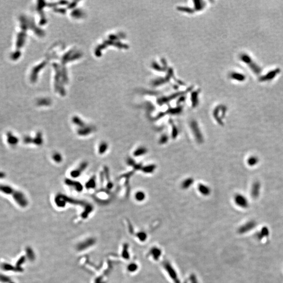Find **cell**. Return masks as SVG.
<instances>
[{
    "label": "cell",
    "instance_id": "2",
    "mask_svg": "<svg viewBox=\"0 0 283 283\" xmlns=\"http://www.w3.org/2000/svg\"><path fill=\"white\" fill-rule=\"evenodd\" d=\"M280 72V69L278 68L272 70L271 71L268 72L265 75L262 76L259 78V81L264 82L271 80L272 79H273Z\"/></svg>",
    "mask_w": 283,
    "mask_h": 283
},
{
    "label": "cell",
    "instance_id": "17",
    "mask_svg": "<svg viewBox=\"0 0 283 283\" xmlns=\"http://www.w3.org/2000/svg\"><path fill=\"white\" fill-rule=\"evenodd\" d=\"M96 186V181L94 178H92L89 180L86 185L87 188H92Z\"/></svg>",
    "mask_w": 283,
    "mask_h": 283
},
{
    "label": "cell",
    "instance_id": "13",
    "mask_svg": "<svg viewBox=\"0 0 283 283\" xmlns=\"http://www.w3.org/2000/svg\"><path fill=\"white\" fill-rule=\"evenodd\" d=\"M145 197H146L145 193L142 191H137L135 194V198L138 201H142L144 200Z\"/></svg>",
    "mask_w": 283,
    "mask_h": 283
},
{
    "label": "cell",
    "instance_id": "8",
    "mask_svg": "<svg viewBox=\"0 0 283 283\" xmlns=\"http://www.w3.org/2000/svg\"><path fill=\"white\" fill-rule=\"evenodd\" d=\"M260 190V184L258 182H256L253 184L251 190V195L253 198H256L259 196Z\"/></svg>",
    "mask_w": 283,
    "mask_h": 283
},
{
    "label": "cell",
    "instance_id": "18",
    "mask_svg": "<svg viewBox=\"0 0 283 283\" xmlns=\"http://www.w3.org/2000/svg\"><path fill=\"white\" fill-rule=\"evenodd\" d=\"M168 139V137L166 135H163L161 137V138L160 139V144H165L166 143Z\"/></svg>",
    "mask_w": 283,
    "mask_h": 283
},
{
    "label": "cell",
    "instance_id": "10",
    "mask_svg": "<svg viewBox=\"0 0 283 283\" xmlns=\"http://www.w3.org/2000/svg\"><path fill=\"white\" fill-rule=\"evenodd\" d=\"M193 179L192 178H188L186 179H185L181 183V188L184 189H187L189 188L191 186H192L193 183Z\"/></svg>",
    "mask_w": 283,
    "mask_h": 283
},
{
    "label": "cell",
    "instance_id": "15",
    "mask_svg": "<svg viewBox=\"0 0 283 283\" xmlns=\"http://www.w3.org/2000/svg\"><path fill=\"white\" fill-rule=\"evenodd\" d=\"M52 158L55 163H60L63 160V157L60 153L56 152L53 154Z\"/></svg>",
    "mask_w": 283,
    "mask_h": 283
},
{
    "label": "cell",
    "instance_id": "14",
    "mask_svg": "<svg viewBox=\"0 0 283 283\" xmlns=\"http://www.w3.org/2000/svg\"><path fill=\"white\" fill-rule=\"evenodd\" d=\"M155 169H156V166L155 165H150L146 166L144 168H143L142 170L144 172L150 174V173H152L155 170Z\"/></svg>",
    "mask_w": 283,
    "mask_h": 283
},
{
    "label": "cell",
    "instance_id": "1",
    "mask_svg": "<svg viewBox=\"0 0 283 283\" xmlns=\"http://www.w3.org/2000/svg\"><path fill=\"white\" fill-rule=\"evenodd\" d=\"M241 60L247 63L250 68L252 70L253 72L256 74H259L261 72V69L259 66H257L256 63L253 61L252 58L247 54H242L240 57Z\"/></svg>",
    "mask_w": 283,
    "mask_h": 283
},
{
    "label": "cell",
    "instance_id": "6",
    "mask_svg": "<svg viewBox=\"0 0 283 283\" xmlns=\"http://www.w3.org/2000/svg\"><path fill=\"white\" fill-rule=\"evenodd\" d=\"M198 189L199 190V193L203 196H209L211 193L210 188L204 184H199L198 186Z\"/></svg>",
    "mask_w": 283,
    "mask_h": 283
},
{
    "label": "cell",
    "instance_id": "7",
    "mask_svg": "<svg viewBox=\"0 0 283 283\" xmlns=\"http://www.w3.org/2000/svg\"><path fill=\"white\" fill-rule=\"evenodd\" d=\"M67 185L72 187L74 189H75L77 191H81L82 190V185L80 184L78 182L74 181H71L70 179H67L65 181Z\"/></svg>",
    "mask_w": 283,
    "mask_h": 283
},
{
    "label": "cell",
    "instance_id": "5",
    "mask_svg": "<svg viewBox=\"0 0 283 283\" xmlns=\"http://www.w3.org/2000/svg\"><path fill=\"white\" fill-rule=\"evenodd\" d=\"M87 163H82V164L79 166L78 168L75 169V170H73L71 172L70 175L72 177H78L80 176V175L82 174V172L84 171V169L87 168Z\"/></svg>",
    "mask_w": 283,
    "mask_h": 283
},
{
    "label": "cell",
    "instance_id": "16",
    "mask_svg": "<svg viewBox=\"0 0 283 283\" xmlns=\"http://www.w3.org/2000/svg\"><path fill=\"white\" fill-rule=\"evenodd\" d=\"M258 162L259 159L256 156L250 157L247 160V164L251 166L255 165Z\"/></svg>",
    "mask_w": 283,
    "mask_h": 283
},
{
    "label": "cell",
    "instance_id": "4",
    "mask_svg": "<svg viewBox=\"0 0 283 283\" xmlns=\"http://www.w3.org/2000/svg\"><path fill=\"white\" fill-rule=\"evenodd\" d=\"M191 127L192 129L193 133L194 134L196 137L197 141L198 142H202L203 141L202 136L201 133L200 132L198 125L196 123V121H193V122L191 124Z\"/></svg>",
    "mask_w": 283,
    "mask_h": 283
},
{
    "label": "cell",
    "instance_id": "3",
    "mask_svg": "<svg viewBox=\"0 0 283 283\" xmlns=\"http://www.w3.org/2000/svg\"><path fill=\"white\" fill-rule=\"evenodd\" d=\"M235 203L242 208H246L248 206L247 200L244 196L241 194H237L234 197Z\"/></svg>",
    "mask_w": 283,
    "mask_h": 283
},
{
    "label": "cell",
    "instance_id": "11",
    "mask_svg": "<svg viewBox=\"0 0 283 283\" xmlns=\"http://www.w3.org/2000/svg\"><path fill=\"white\" fill-rule=\"evenodd\" d=\"M108 143L106 142H101L98 147V152L100 154H103L105 153L108 149Z\"/></svg>",
    "mask_w": 283,
    "mask_h": 283
},
{
    "label": "cell",
    "instance_id": "9",
    "mask_svg": "<svg viewBox=\"0 0 283 283\" xmlns=\"http://www.w3.org/2000/svg\"><path fill=\"white\" fill-rule=\"evenodd\" d=\"M230 77L239 82H243L246 78L244 75L238 72H232L230 75Z\"/></svg>",
    "mask_w": 283,
    "mask_h": 283
},
{
    "label": "cell",
    "instance_id": "12",
    "mask_svg": "<svg viewBox=\"0 0 283 283\" xmlns=\"http://www.w3.org/2000/svg\"><path fill=\"white\" fill-rule=\"evenodd\" d=\"M148 152V150L144 147H139L137 148L134 152V155L135 156L139 157L144 155Z\"/></svg>",
    "mask_w": 283,
    "mask_h": 283
}]
</instances>
